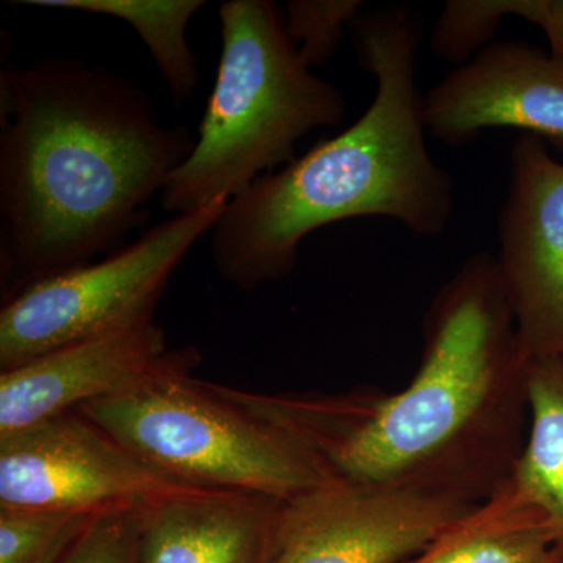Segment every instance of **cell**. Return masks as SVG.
<instances>
[{
    "label": "cell",
    "instance_id": "18",
    "mask_svg": "<svg viewBox=\"0 0 563 563\" xmlns=\"http://www.w3.org/2000/svg\"><path fill=\"white\" fill-rule=\"evenodd\" d=\"M504 18L499 0H450L433 24L429 47L440 60L465 65L495 41Z\"/></svg>",
    "mask_w": 563,
    "mask_h": 563
},
{
    "label": "cell",
    "instance_id": "17",
    "mask_svg": "<svg viewBox=\"0 0 563 563\" xmlns=\"http://www.w3.org/2000/svg\"><path fill=\"white\" fill-rule=\"evenodd\" d=\"M362 0H290L284 22L288 36L307 66L335 57L344 33L361 14Z\"/></svg>",
    "mask_w": 563,
    "mask_h": 563
},
{
    "label": "cell",
    "instance_id": "15",
    "mask_svg": "<svg viewBox=\"0 0 563 563\" xmlns=\"http://www.w3.org/2000/svg\"><path fill=\"white\" fill-rule=\"evenodd\" d=\"M24 5L107 14L131 24L150 49L179 109L199 85V63L187 40L203 0H22Z\"/></svg>",
    "mask_w": 563,
    "mask_h": 563
},
{
    "label": "cell",
    "instance_id": "2",
    "mask_svg": "<svg viewBox=\"0 0 563 563\" xmlns=\"http://www.w3.org/2000/svg\"><path fill=\"white\" fill-rule=\"evenodd\" d=\"M195 141L135 81L80 58L0 69L3 301L125 246Z\"/></svg>",
    "mask_w": 563,
    "mask_h": 563
},
{
    "label": "cell",
    "instance_id": "14",
    "mask_svg": "<svg viewBox=\"0 0 563 563\" xmlns=\"http://www.w3.org/2000/svg\"><path fill=\"white\" fill-rule=\"evenodd\" d=\"M528 440L504 487L547 517L563 558V362L528 358Z\"/></svg>",
    "mask_w": 563,
    "mask_h": 563
},
{
    "label": "cell",
    "instance_id": "5",
    "mask_svg": "<svg viewBox=\"0 0 563 563\" xmlns=\"http://www.w3.org/2000/svg\"><path fill=\"white\" fill-rule=\"evenodd\" d=\"M201 355L184 357L135 390L77 412L162 472L211 490L288 499L335 479L306 448L192 377Z\"/></svg>",
    "mask_w": 563,
    "mask_h": 563
},
{
    "label": "cell",
    "instance_id": "6",
    "mask_svg": "<svg viewBox=\"0 0 563 563\" xmlns=\"http://www.w3.org/2000/svg\"><path fill=\"white\" fill-rule=\"evenodd\" d=\"M229 201L176 214L99 261L55 274L5 299L0 372L40 355L154 321L174 273L213 231Z\"/></svg>",
    "mask_w": 563,
    "mask_h": 563
},
{
    "label": "cell",
    "instance_id": "7",
    "mask_svg": "<svg viewBox=\"0 0 563 563\" xmlns=\"http://www.w3.org/2000/svg\"><path fill=\"white\" fill-rule=\"evenodd\" d=\"M211 492L155 468L79 412L0 437V506L101 514Z\"/></svg>",
    "mask_w": 563,
    "mask_h": 563
},
{
    "label": "cell",
    "instance_id": "3",
    "mask_svg": "<svg viewBox=\"0 0 563 563\" xmlns=\"http://www.w3.org/2000/svg\"><path fill=\"white\" fill-rule=\"evenodd\" d=\"M350 33L362 68L376 77L374 101L342 133L229 201L211 231L217 272L240 290L295 272L302 240L332 222L390 218L417 235L437 236L453 217V179L426 144L417 85L421 14L383 7L358 14Z\"/></svg>",
    "mask_w": 563,
    "mask_h": 563
},
{
    "label": "cell",
    "instance_id": "16",
    "mask_svg": "<svg viewBox=\"0 0 563 563\" xmlns=\"http://www.w3.org/2000/svg\"><path fill=\"white\" fill-rule=\"evenodd\" d=\"M95 515L0 506V563H60Z\"/></svg>",
    "mask_w": 563,
    "mask_h": 563
},
{
    "label": "cell",
    "instance_id": "11",
    "mask_svg": "<svg viewBox=\"0 0 563 563\" xmlns=\"http://www.w3.org/2000/svg\"><path fill=\"white\" fill-rule=\"evenodd\" d=\"M152 321L68 344L0 373V437L135 390L184 357Z\"/></svg>",
    "mask_w": 563,
    "mask_h": 563
},
{
    "label": "cell",
    "instance_id": "10",
    "mask_svg": "<svg viewBox=\"0 0 563 563\" xmlns=\"http://www.w3.org/2000/svg\"><path fill=\"white\" fill-rule=\"evenodd\" d=\"M424 117L446 146L512 128L563 152V63L526 41H493L424 95Z\"/></svg>",
    "mask_w": 563,
    "mask_h": 563
},
{
    "label": "cell",
    "instance_id": "19",
    "mask_svg": "<svg viewBox=\"0 0 563 563\" xmlns=\"http://www.w3.org/2000/svg\"><path fill=\"white\" fill-rule=\"evenodd\" d=\"M141 510L118 507L96 514L60 563H140Z\"/></svg>",
    "mask_w": 563,
    "mask_h": 563
},
{
    "label": "cell",
    "instance_id": "20",
    "mask_svg": "<svg viewBox=\"0 0 563 563\" xmlns=\"http://www.w3.org/2000/svg\"><path fill=\"white\" fill-rule=\"evenodd\" d=\"M504 16H517L542 29L550 55L563 63V0H499Z\"/></svg>",
    "mask_w": 563,
    "mask_h": 563
},
{
    "label": "cell",
    "instance_id": "13",
    "mask_svg": "<svg viewBox=\"0 0 563 563\" xmlns=\"http://www.w3.org/2000/svg\"><path fill=\"white\" fill-rule=\"evenodd\" d=\"M402 563H563L547 517L507 487Z\"/></svg>",
    "mask_w": 563,
    "mask_h": 563
},
{
    "label": "cell",
    "instance_id": "12",
    "mask_svg": "<svg viewBox=\"0 0 563 563\" xmlns=\"http://www.w3.org/2000/svg\"><path fill=\"white\" fill-rule=\"evenodd\" d=\"M285 501L211 490L141 510L140 563H273Z\"/></svg>",
    "mask_w": 563,
    "mask_h": 563
},
{
    "label": "cell",
    "instance_id": "8",
    "mask_svg": "<svg viewBox=\"0 0 563 563\" xmlns=\"http://www.w3.org/2000/svg\"><path fill=\"white\" fill-rule=\"evenodd\" d=\"M509 162L496 263L518 346L526 358L563 362V163L528 133L514 141Z\"/></svg>",
    "mask_w": 563,
    "mask_h": 563
},
{
    "label": "cell",
    "instance_id": "1",
    "mask_svg": "<svg viewBox=\"0 0 563 563\" xmlns=\"http://www.w3.org/2000/svg\"><path fill=\"white\" fill-rule=\"evenodd\" d=\"M420 366L401 391L220 390L295 439L340 483L483 504L528 440V358L496 257L479 252L437 291Z\"/></svg>",
    "mask_w": 563,
    "mask_h": 563
},
{
    "label": "cell",
    "instance_id": "9",
    "mask_svg": "<svg viewBox=\"0 0 563 563\" xmlns=\"http://www.w3.org/2000/svg\"><path fill=\"white\" fill-rule=\"evenodd\" d=\"M476 506L335 481L284 503L273 563H402Z\"/></svg>",
    "mask_w": 563,
    "mask_h": 563
},
{
    "label": "cell",
    "instance_id": "4",
    "mask_svg": "<svg viewBox=\"0 0 563 563\" xmlns=\"http://www.w3.org/2000/svg\"><path fill=\"white\" fill-rule=\"evenodd\" d=\"M222 51L195 150L161 195L173 214L232 201L292 161L296 144L346 114L339 88L312 73L269 0L220 7Z\"/></svg>",
    "mask_w": 563,
    "mask_h": 563
}]
</instances>
